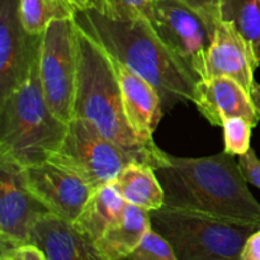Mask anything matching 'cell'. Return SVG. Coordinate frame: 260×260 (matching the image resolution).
I'll use <instances>...</instances> for the list:
<instances>
[{
	"label": "cell",
	"mask_w": 260,
	"mask_h": 260,
	"mask_svg": "<svg viewBox=\"0 0 260 260\" xmlns=\"http://www.w3.org/2000/svg\"><path fill=\"white\" fill-rule=\"evenodd\" d=\"M74 19L109 56L156 89L164 113L193 102L200 79L165 46L146 18L113 19L91 8L75 13Z\"/></svg>",
	"instance_id": "obj_1"
},
{
	"label": "cell",
	"mask_w": 260,
	"mask_h": 260,
	"mask_svg": "<svg viewBox=\"0 0 260 260\" xmlns=\"http://www.w3.org/2000/svg\"><path fill=\"white\" fill-rule=\"evenodd\" d=\"M165 194V206L225 220L260 225V203L248 188L233 155L178 157L155 169Z\"/></svg>",
	"instance_id": "obj_2"
},
{
	"label": "cell",
	"mask_w": 260,
	"mask_h": 260,
	"mask_svg": "<svg viewBox=\"0 0 260 260\" xmlns=\"http://www.w3.org/2000/svg\"><path fill=\"white\" fill-rule=\"evenodd\" d=\"M75 25L78 73L73 118L90 122L135 161L154 169L167 164L169 154L162 151L155 141L142 140L129 127L109 55L76 22Z\"/></svg>",
	"instance_id": "obj_3"
},
{
	"label": "cell",
	"mask_w": 260,
	"mask_h": 260,
	"mask_svg": "<svg viewBox=\"0 0 260 260\" xmlns=\"http://www.w3.org/2000/svg\"><path fill=\"white\" fill-rule=\"evenodd\" d=\"M68 132L46 103L38 60L23 85L0 99V160L29 167L50 160Z\"/></svg>",
	"instance_id": "obj_4"
},
{
	"label": "cell",
	"mask_w": 260,
	"mask_h": 260,
	"mask_svg": "<svg viewBox=\"0 0 260 260\" xmlns=\"http://www.w3.org/2000/svg\"><path fill=\"white\" fill-rule=\"evenodd\" d=\"M151 229L162 236L178 260H240L258 223L225 220L162 206L150 212Z\"/></svg>",
	"instance_id": "obj_5"
},
{
	"label": "cell",
	"mask_w": 260,
	"mask_h": 260,
	"mask_svg": "<svg viewBox=\"0 0 260 260\" xmlns=\"http://www.w3.org/2000/svg\"><path fill=\"white\" fill-rule=\"evenodd\" d=\"M74 17L55 19L42 33L38 53V79L46 103L61 121L73 118L76 88V36Z\"/></svg>",
	"instance_id": "obj_6"
},
{
	"label": "cell",
	"mask_w": 260,
	"mask_h": 260,
	"mask_svg": "<svg viewBox=\"0 0 260 260\" xmlns=\"http://www.w3.org/2000/svg\"><path fill=\"white\" fill-rule=\"evenodd\" d=\"M50 160L78 174L94 190L113 183L119 173L135 161L83 118H71L60 149Z\"/></svg>",
	"instance_id": "obj_7"
},
{
	"label": "cell",
	"mask_w": 260,
	"mask_h": 260,
	"mask_svg": "<svg viewBox=\"0 0 260 260\" xmlns=\"http://www.w3.org/2000/svg\"><path fill=\"white\" fill-rule=\"evenodd\" d=\"M146 19L165 46L202 79L215 25L180 0H152Z\"/></svg>",
	"instance_id": "obj_8"
},
{
	"label": "cell",
	"mask_w": 260,
	"mask_h": 260,
	"mask_svg": "<svg viewBox=\"0 0 260 260\" xmlns=\"http://www.w3.org/2000/svg\"><path fill=\"white\" fill-rule=\"evenodd\" d=\"M48 212L25 183L23 168L0 160V244L2 253L29 244L36 221Z\"/></svg>",
	"instance_id": "obj_9"
},
{
	"label": "cell",
	"mask_w": 260,
	"mask_h": 260,
	"mask_svg": "<svg viewBox=\"0 0 260 260\" xmlns=\"http://www.w3.org/2000/svg\"><path fill=\"white\" fill-rule=\"evenodd\" d=\"M23 174L27 187L48 212L70 223L94 192L83 178L52 160L24 167Z\"/></svg>",
	"instance_id": "obj_10"
},
{
	"label": "cell",
	"mask_w": 260,
	"mask_h": 260,
	"mask_svg": "<svg viewBox=\"0 0 260 260\" xmlns=\"http://www.w3.org/2000/svg\"><path fill=\"white\" fill-rule=\"evenodd\" d=\"M41 37L23 27L18 0H0V99L28 80L38 60Z\"/></svg>",
	"instance_id": "obj_11"
},
{
	"label": "cell",
	"mask_w": 260,
	"mask_h": 260,
	"mask_svg": "<svg viewBox=\"0 0 260 260\" xmlns=\"http://www.w3.org/2000/svg\"><path fill=\"white\" fill-rule=\"evenodd\" d=\"M258 68L250 48L241 36L233 25L218 20L206 55L202 79L226 76L238 81L250 93L255 83L254 73Z\"/></svg>",
	"instance_id": "obj_12"
},
{
	"label": "cell",
	"mask_w": 260,
	"mask_h": 260,
	"mask_svg": "<svg viewBox=\"0 0 260 260\" xmlns=\"http://www.w3.org/2000/svg\"><path fill=\"white\" fill-rule=\"evenodd\" d=\"M193 103L212 126L222 127L223 122L231 117H243L254 126L260 121L250 93L226 76L200 79L196 84Z\"/></svg>",
	"instance_id": "obj_13"
},
{
	"label": "cell",
	"mask_w": 260,
	"mask_h": 260,
	"mask_svg": "<svg viewBox=\"0 0 260 260\" xmlns=\"http://www.w3.org/2000/svg\"><path fill=\"white\" fill-rule=\"evenodd\" d=\"M121 90L122 104L129 127L145 141H154V132L164 114L156 89L123 63L109 56Z\"/></svg>",
	"instance_id": "obj_14"
},
{
	"label": "cell",
	"mask_w": 260,
	"mask_h": 260,
	"mask_svg": "<svg viewBox=\"0 0 260 260\" xmlns=\"http://www.w3.org/2000/svg\"><path fill=\"white\" fill-rule=\"evenodd\" d=\"M29 244L37 246L48 260H106L94 241L73 223L52 213H46L36 221Z\"/></svg>",
	"instance_id": "obj_15"
},
{
	"label": "cell",
	"mask_w": 260,
	"mask_h": 260,
	"mask_svg": "<svg viewBox=\"0 0 260 260\" xmlns=\"http://www.w3.org/2000/svg\"><path fill=\"white\" fill-rule=\"evenodd\" d=\"M150 229L149 211L127 203L123 218L109 228L94 244L106 260H126Z\"/></svg>",
	"instance_id": "obj_16"
},
{
	"label": "cell",
	"mask_w": 260,
	"mask_h": 260,
	"mask_svg": "<svg viewBox=\"0 0 260 260\" xmlns=\"http://www.w3.org/2000/svg\"><path fill=\"white\" fill-rule=\"evenodd\" d=\"M126 207L127 202L111 183L91 193L73 225L95 243L109 228L123 218Z\"/></svg>",
	"instance_id": "obj_17"
},
{
	"label": "cell",
	"mask_w": 260,
	"mask_h": 260,
	"mask_svg": "<svg viewBox=\"0 0 260 260\" xmlns=\"http://www.w3.org/2000/svg\"><path fill=\"white\" fill-rule=\"evenodd\" d=\"M112 184L127 203L149 212L165 205L164 189L155 169L144 162H129Z\"/></svg>",
	"instance_id": "obj_18"
},
{
	"label": "cell",
	"mask_w": 260,
	"mask_h": 260,
	"mask_svg": "<svg viewBox=\"0 0 260 260\" xmlns=\"http://www.w3.org/2000/svg\"><path fill=\"white\" fill-rule=\"evenodd\" d=\"M218 19L233 25L260 65V0H218Z\"/></svg>",
	"instance_id": "obj_19"
},
{
	"label": "cell",
	"mask_w": 260,
	"mask_h": 260,
	"mask_svg": "<svg viewBox=\"0 0 260 260\" xmlns=\"http://www.w3.org/2000/svg\"><path fill=\"white\" fill-rule=\"evenodd\" d=\"M18 12L23 27L35 36L42 35L52 20L75 14L63 0H18Z\"/></svg>",
	"instance_id": "obj_20"
},
{
	"label": "cell",
	"mask_w": 260,
	"mask_h": 260,
	"mask_svg": "<svg viewBox=\"0 0 260 260\" xmlns=\"http://www.w3.org/2000/svg\"><path fill=\"white\" fill-rule=\"evenodd\" d=\"M254 124L243 117H231L222 124L225 150L229 155H244L250 150L251 132Z\"/></svg>",
	"instance_id": "obj_21"
},
{
	"label": "cell",
	"mask_w": 260,
	"mask_h": 260,
	"mask_svg": "<svg viewBox=\"0 0 260 260\" xmlns=\"http://www.w3.org/2000/svg\"><path fill=\"white\" fill-rule=\"evenodd\" d=\"M152 0H98L95 9L103 14L121 20L146 18Z\"/></svg>",
	"instance_id": "obj_22"
},
{
	"label": "cell",
	"mask_w": 260,
	"mask_h": 260,
	"mask_svg": "<svg viewBox=\"0 0 260 260\" xmlns=\"http://www.w3.org/2000/svg\"><path fill=\"white\" fill-rule=\"evenodd\" d=\"M126 260H178L170 244L160 234L150 229L140 245Z\"/></svg>",
	"instance_id": "obj_23"
},
{
	"label": "cell",
	"mask_w": 260,
	"mask_h": 260,
	"mask_svg": "<svg viewBox=\"0 0 260 260\" xmlns=\"http://www.w3.org/2000/svg\"><path fill=\"white\" fill-rule=\"evenodd\" d=\"M238 161L248 183H251L260 189V159L255 150L250 147L246 154L239 156Z\"/></svg>",
	"instance_id": "obj_24"
},
{
	"label": "cell",
	"mask_w": 260,
	"mask_h": 260,
	"mask_svg": "<svg viewBox=\"0 0 260 260\" xmlns=\"http://www.w3.org/2000/svg\"><path fill=\"white\" fill-rule=\"evenodd\" d=\"M200 13L208 23L216 25L218 22V0H180Z\"/></svg>",
	"instance_id": "obj_25"
},
{
	"label": "cell",
	"mask_w": 260,
	"mask_h": 260,
	"mask_svg": "<svg viewBox=\"0 0 260 260\" xmlns=\"http://www.w3.org/2000/svg\"><path fill=\"white\" fill-rule=\"evenodd\" d=\"M2 254L9 256L10 260H48L45 254L33 244H25Z\"/></svg>",
	"instance_id": "obj_26"
},
{
	"label": "cell",
	"mask_w": 260,
	"mask_h": 260,
	"mask_svg": "<svg viewBox=\"0 0 260 260\" xmlns=\"http://www.w3.org/2000/svg\"><path fill=\"white\" fill-rule=\"evenodd\" d=\"M240 260H260V229L248 239Z\"/></svg>",
	"instance_id": "obj_27"
},
{
	"label": "cell",
	"mask_w": 260,
	"mask_h": 260,
	"mask_svg": "<svg viewBox=\"0 0 260 260\" xmlns=\"http://www.w3.org/2000/svg\"><path fill=\"white\" fill-rule=\"evenodd\" d=\"M63 2L73 9L74 13L96 8L98 5V0H63Z\"/></svg>",
	"instance_id": "obj_28"
},
{
	"label": "cell",
	"mask_w": 260,
	"mask_h": 260,
	"mask_svg": "<svg viewBox=\"0 0 260 260\" xmlns=\"http://www.w3.org/2000/svg\"><path fill=\"white\" fill-rule=\"evenodd\" d=\"M250 95H251V99H253L254 106H255L256 111H258V113L260 116V84L256 83V81L253 84V88H251Z\"/></svg>",
	"instance_id": "obj_29"
},
{
	"label": "cell",
	"mask_w": 260,
	"mask_h": 260,
	"mask_svg": "<svg viewBox=\"0 0 260 260\" xmlns=\"http://www.w3.org/2000/svg\"><path fill=\"white\" fill-rule=\"evenodd\" d=\"M0 260H10V258L8 255H3V254H2V256H0Z\"/></svg>",
	"instance_id": "obj_30"
}]
</instances>
